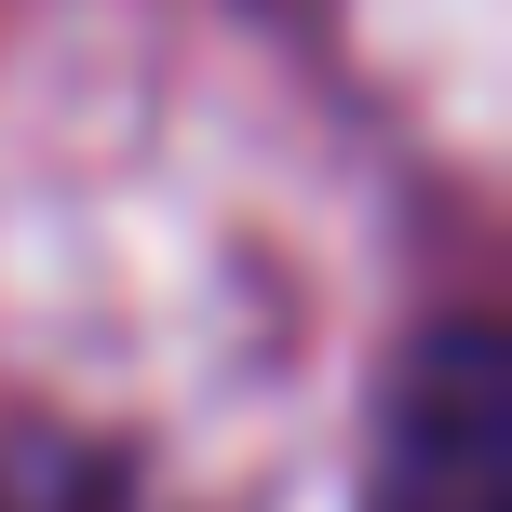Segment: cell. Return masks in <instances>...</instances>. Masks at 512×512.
Instances as JSON below:
<instances>
[{
	"instance_id": "cell-1",
	"label": "cell",
	"mask_w": 512,
	"mask_h": 512,
	"mask_svg": "<svg viewBox=\"0 0 512 512\" xmlns=\"http://www.w3.org/2000/svg\"><path fill=\"white\" fill-rule=\"evenodd\" d=\"M364 512H512V364L486 324L418 337V364L391 378Z\"/></svg>"
}]
</instances>
